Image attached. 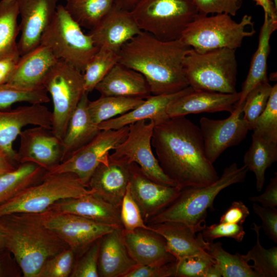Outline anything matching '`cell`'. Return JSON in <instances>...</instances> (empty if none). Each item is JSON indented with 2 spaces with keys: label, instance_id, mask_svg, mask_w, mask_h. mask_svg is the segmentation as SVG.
I'll list each match as a JSON object with an SVG mask.
<instances>
[{
  "label": "cell",
  "instance_id": "obj_1",
  "mask_svg": "<svg viewBox=\"0 0 277 277\" xmlns=\"http://www.w3.org/2000/svg\"><path fill=\"white\" fill-rule=\"evenodd\" d=\"M151 145L163 171L181 189L206 186L220 177L206 156L200 127L185 116L155 124Z\"/></svg>",
  "mask_w": 277,
  "mask_h": 277
},
{
  "label": "cell",
  "instance_id": "obj_2",
  "mask_svg": "<svg viewBox=\"0 0 277 277\" xmlns=\"http://www.w3.org/2000/svg\"><path fill=\"white\" fill-rule=\"evenodd\" d=\"M190 48L180 39L163 41L142 31L121 48L118 63L142 74L151 95L172 94L189 86L183 62Z\"/></svg>",
  "mask_w": 277,
  "mask_h": 277
},
{
  "label": "cell",
  "instance_id": "obj_3",
  "mask_svg": "<svg viewBox=\"0 0 277 277\" xmlns=\"http://www.w3.org/2000/svg\"><path fill=\"white\" fill-rule=\"evenodd\" d=\"M6 249L24 277H36L45 262L68 248L54 232L24 213L0 217Z\"/></svg>",
  "mask_w": 277,
  "mask_h": 277
},
{
  "label": "cell",
  "instance_id": "obj_4",
  "mask_svg": "<svg viewBox=\"0 0 277 277\" xmlns=\"http://www.w3.org/2000/svg\"><path fill=\"white\" fill-rule=\"evenodd\" d=\"M248 171L244 165L239 167L233 163L226 167L222 175L211 184L182 189L175 200L149 219L147 225L167 221L177 222L189 226L196 232L201 231L206 226L207 210L212 207L217 194L231 185L243 182Z\"/></svg>",
  "mask_w": 277,
  "mask_h": 277
},
{
  "label": "cell",
  "instance_id": "obj_5",
  "mask_svg": "<svg viewBox=\"0 0 277 277\" xmlns=\"http://www.w3.org/2000/svg\"><path fill=\"white\" fill-rule=\"evenodd\" d=\"M251 16L245 14L239 22L225 13L198 14L183 31L180 39L195 51L204 53L222 48L236 50L244 39L255 33Z\"/></svg>",
  "mask_w": 277,
  "mask_h": 277
},
{
  "label": "cell",
  "instance_id": "obj_6",
  "mask_svg": "<svg viewBox=\"0 0 277 277\" xmlns=\"http://www.w3.org/2000/svg\"><path fill=\"white\" fill-rule=\"evenodd\" d=\"M235 50L222 48L200 53L190 48L183 62L189 86L195 90L222 93L236 92Z\"/></svg>",
  "mask_w": 277,
  "mask_h": 277
},
{
  "label": "cell",
  "instance_id": "obj_7",
  "mask_svg": "<svg viewBox=\"0 0 277 277\" xmlns=\"http://www.w3.org/2000/svg\"><path fill=\"white\" fill-rule=\"evenodd\" d=\"M72 173L46 174L42 180L0 205V217L11 214L44 211L57 201L93 193Z\"/></svg>",
  "mask_w": 277,
  "mask_h": 277
},
{
  "label": "cell",
  "instance_id": "obj_8",
  "mask_svg": "<svg viewBox=\"0 0 277 277\" xmlns=\"http://www.w3.org/2000/svg\"><path fill=\"white\" fill-rule=\"evenodd\" d=\"M138 27L157 39H180L199 14L192 0H141L131 11Z\"/></svg>",
  "mask_w": 277,
  "mask_h": 277
},
{
  "label": "cell",
  "instance_id": "obj_9",
  "mask_svg": "<svg viewBox=\"0 0 277 277\" xmlns=\"http://www.w3.org/2000/svg\"><path fill=\"white\" fill-rule=\"evenodd\" d=\"M40 44L48 47L57 59L82 72L99 49L91 36L84 33L61 4L57 5L53 18L41 36Z\"/></svg>",
  "mask_w": 277,
  "mask_h": 277
},
{
  "label": "cell",
  "instance_id": "obj_10",
  "mask_svg": "<svg viewBox=\"0 0 277 277\" xmlns=\"http://www.w3.org/2000/svg\"><path fill=\"white\" fill-rule=\"evenodd\" d=\"M43 86L53 102L51 130L62 141L69 120L85 93L83 74L64 60H58L47 74Z\"/></svg>",
  "mask_w": 277,
  "mask_h": 277
},
{
  "label": "cell",
  "instance_id": "obj_11",
  "mask_svg": "<svg viewBox=\"0 0 277 277\" xmlns=\"http://www.w3.org/2000/svg\"><path fill=\"white\" fill-rule=\"evenodd\" d=\"M24 214L54 232L74 252L76 258L95 241L118 228L51 208L38 213Z\"/></svg>",
  "mask_w": 277,
  "mask_h": 277
},
{
  "label": "cell",
  "instance_id": "obj_12",
  "mask_svg": "<svg viewBox=\"0 0 277 277\" xmlns=\"http://www.w3.org/2000/svg\"><path fill=\"white\" fill-rule=\"evenodd\" d=\"M154 126V122L151 120L140 121L129 125L126 137L115 147L108 158L127 166L136 163L152 181L177 187L164 172L152 152L151 138Z\"/></svg>",
  "mask_w": 277,
  "mask_h": 277
},
{
  "label": "cell",
  "instance_id": "obj_13",
  "mask_svg": "<svg viewBox=\"0 0 277 277\" xmlns=\"http://www.w3.org/2000/svg\"><path fill=\"white\" fill-rule=\"evenodd\" d=\"M128 131L129 126L115 130H101L90 141L46 173H72L88 187L96 167L108 159L110 151L125 139Z\"/></svg>",
  "mask_w": 277,
  "mask_h": 277
},
{
  "label": "cell",
  "instance_id": "obj_14",
  "mask_svg": "<svg viewBox=\"0 0 277 277\" xmlns=\"http://www.w3.org/2000/svg\"><path fill=\"white\" fill-rule=\"evenodd\" d=\"M242 105L236 104L230 115L223 120L202 117L199 127L203 138L206 156L212 164L228 148L235 146L246 136L249 127L243 118Z\"/></svg>",
  "mask_w": 277,
  "mask_h": 277
},
{
  "label": "cell",
  "instance_id": "obj_15",
  "mask_svg": "<svg viewBox=\"0 0 277 277\" xmlns=\"http://www.w3.org/2000/svg\"><path fill=\"white\" fill-rule=\"evenodd\" d=\"M52 112L40 104L0 110V153L15 164L16 151L13 143L23 128L32 125L52 129Z\"/></svg>",
  "mask_w": 277,
  "mask_h": 277
},
{
  "label": "cell",
  "instance_id": "obj_16",
  "mask_svg": "<svg viewBox=\"0 0 277 277\" xmlns=\"http://www.w3.org/2000/svg\"><path fill=\"white\" fill-rule=\"evenodd\" d=\"M19 135L20 145L16 152L18 164L33 163L48 171L61 162L62 141L51 129L34 126L23 130Z\"/></svg>",
  "mask_w": 277,
  "mask_h": 277
},
{
  "label": "cell",
  "instance_id": "obj_17",
  "mask_svg": "<svg viewBox=\"0 0 277 277\" xmlns=\"http://www.w3.org/2000/svg\"><path fill=\"white\" fill-rule=\"evenodd\" d=\"M129 167L130 192L147 224L149 219L162 211L175 200L181 189L152 181L143 173L136 163L131 164Z\"/></svg>",
  "mask_w": 277,
  "mask_h": 277
},
{
  "label": "cell",
  "instance_id": "obj_18",
  "mask_svg": "<svg viewBox=\"0 0 277 277\" xmlns=\"http://www.w3.org/2000/svg\"><path fill=\"white\" fill-rule=\"evenodd\" d=\"M59 0H17L21 37L20 56L40 45L41 36L53 18Z\"/></svg>",
  "mask_w": 277,
  "mask_h": 277
},
{
  "label": "cell",
  "instance_id": "obj_19",
  "mask_svg": "<svg viewBox=\"0 0 277 277\" xmlns=\"http://www.w3.org/2000/svg\"><path fill=\"white\" fill-rule=\"evenodd\" d=\"M142 31L131 12L113 6L88 33L96 46L118 52L122 46Z\"/></svg>",
  "mask_w": 277,
  "mask_h": 277
},
{
  "label": "cell",
  "instance_id": "obj_20",
  "mask_svg": "<svg viewBox=\"0 0 277 277\" xmlns=\"http://www.w3.org/2000/svg\"><path fill=\"white\" fill-rule=\"evenodd\" d=\"M122 234L129 255L137 264L163 265L176 260L167 251L164 238L152 230L123 228Z\"/></svg>",
  "mask_w": 277,
  "mask_h": 277
},
{
  "label": "cell",
  "instance_id": "obj_21",
  "mask_svg": "<svg viewBox=\"0 0 277 277\" xmlns=\"http://www.w3.org/2000/svg\"><path fill=\"white\" fill-rule=\"evenodd\" d=\"M147 225L164 238L167 251L176 260L191 256L211 257L207 251L209 242L204 240L201 231L196 235L197 232L190 227L177 222Z\"/></svg>",
  "mask_w": 277,
  "mask_h": 277
},
{
  "label": "cell",
  "instance_id": "obj_22",
  "mask_svg": "<svg viewBox=\"0 0 277 277\" xmlns=\"http://www.w3.org/2000/svg\"><path fill=\"white\" fill-rule=\"evenodd\" d=\"M241 92L222 93L193 90L172 101L167 108L169 117L201 112L228 111L231 113L240 100Z\"/></svg>",
  "mask_w": 277,
  "mask_h": 277
},
{
  "label": "cell",
  "instance_id": "obj_23",
  "mask_svg": "<svg viewBox=\"0 0 277 277\" xmlns=\"http://www.w3.org/2000/svg\"><path fill=\"white\" fill-rule=\"evenodd\" d=\"M58 60L48 47L40 44L20 56L7 83L27 90L44 87L47 74Z\"/></svg>",
  "mask_w": 277,
  "mask_h": 277
},
{
  "label": "cell",
  "instance_id": "obj_24",
  "mask_svg": "<svg viewBox=\"0 0 277 277\" xmlns=\"http://www.w3.org/2000/svg\"><path fill=\"white\" fill-rule=\"evenodd\" d=\"M129 166L108 158L96 167L89 180L88 188L96 195L121 207L129 182Z\"/></svg>",
  "mask_w": 277,
  "mask_h": 277
},
{
  "label": "cell",
  "instance_id": "obj_25",
  "mask_svg": "<svg viewBox=\"0 0 277 277\" xmlns=\"http://www.w3.org/2000/svg\"><path fill=\"white\" fill-rule=\"evenodd\" d=\"M49 208L123 228L120 216L121 207L111 204L93 193L77 197L61 199Z\"/></svg>",
  "mask_w": 277,
  "mask_h": 277
},
{
  "label": "cell",
  "instance_id": "obj_26",
  "mask_svg": "<svg viewBox=\"0 0 277 277\" xmlns=\"http://www.w3.org/2000/svg\"><path fill=\"white\" fill-rule=\"evenodd\" d=\"M190 86L172 94L151 95L133 109L111 119L102 122L98 125L100 130L118 129L142 120L153 121L155 125L169 117L167 113L168 105L177 97L192 91Z\"/></svg>",
  "mask_w": 277,
  "mask_h": 277
},
{
  "label": "cell",
  "instance_id": "obj_27",
  "mask_svg": "<svg viewBox=\"0 0 277 277\" xmlns=\"http://www.w3.org/2000/svg\"><path fill=\"white\" fill-rule=\"evenodd\" d=\"M94 89L101 96H118L145 100L151 95L144 76L119 63L112 68Z\"/></svg>",
  "mask_w": 277,
  "mask_h": 277
},
{
  "label": "cell",
  "instance_id": "obj_28",
  "mask_svg": "<svg viewBox=\"0 0 277 277\" xmlns=\"http://www.w3.org/2000/svg\"><path fill=\"white\" fill-rule=\"evenodd\" d=\"M123 228H115L101 239L98 260L99 276L123 277L137 265L124 243Z\"/></svg>",
  "mask_w": 277,
  "mask_h": 277
},
{
  "label": "cell",
  "instance_id": "obj_29",
  "mask_svg": "<svg viewBox=\"0 0 277 277\" xmlns=\"http://www.w3.org/2000/svg\"><path fill=\"white\" fill-rule=\"evenodd\" d=\"M89 101L88 93L85 92L69 120L62 140L61 162L90 141L101 131L90 116L88 110Z\"/></svg>",
  "mask_w": 277,
  "mask_h": 277
},
{
  "label": "cell",
  "instance_id": "obj_30",
  "mask_svg": "<svg viewBox=\"0 0 277 277\" xmlns=\"http://www.w3.org/2000/svg\"><path fill=\"white\" fill-rule=\"evenodd\" d=\"M276 28L277 21L264 15L258 47L252 58L248 75L240 91L241 97L236 104H244L247 94L254 87L262 82L268 81L267 60L270 49V39Z\"/></svg>",
  "mask_w": 277,
  "mask_h": 277
},
{
  "label": "cell",
  "instance_id": "obj_31",
  "mask_svg": "<svg viewBox=\"0 0 277 277\" xmlns=\"http://www.w3.org/2000/svg\"><path fill=\"white\" fill-rule=\"evenodd\" d=\"M277 160V142L253 133L251 144L244 156V165L254 173L256 188L261 191L265 182L266 169Z\"/></svg>",
  "mask_w": 277,
  "mask_h": 277
},
{
  "label": "cell",
  "instance_id": "obj_32",
  "mask_svg": "<svg viewBox=\"0 0 277 277\" xmlns=\"http://www.w3.org/2000/svg\"><path fill=\"white\" fill-rule=\"evenodd\" d=\"M18 15L17 0L0 1V61L20 57L16 42Z\"/></svg>",
  "mask_w": 277,
  "mask_h": 277
},
{
  "label": "cell",
  "instance_id": "obj_33",
  "mask_svg": "<svg viewBox=\"0 0 277 277\" xmlns=\"http://www.w3.org/2000/svg\"><path fill=\"white\" fill-rule=\"evenodd\" d=\"M46 170L36 164L21 163L16 168L0 176V205L25 188L39 182Z\"/></svg>",
  "mask_w": 277,
  "mask_h": 277
},
{
  "label": "cell",
  "instance_id": "obj_34",
  "mask_svg": "<svg viewBox=\"0 0 277 277\" xmlns=\"http://www.w3.org/2000/svg\"><path fill=\"white\" fill-rule=\"evenodd\" d=\"M113 0H71L64 6L71 17L81 26L94 28L110 12Z\"/></svg>",
  "mask_w": 277,
  "mask_h": 277
},
{
  "label": "cell",
  "instance_id": "obj_35",
  "mask_svg": "<svg viewBox=\"0 0 277 277\" xmlns=\"http://www.w3.org/2000/svg\"><path fill=\"white\" fill-rule=\"evenodd\" d=\"M144 99L118 96H101L89 101L88 110L93 122H102L122 115L141 104Z\"/></svg>",
  "mask_w": 277,
  "mask_h": 277
},
{
  "label": "cell",
  "instance_id": "obj_36",
  "mask_svg": "<svg viewBox=\"0 0 277 277\" xmlns=\"http://www.w3.org/2000/svg\"><path fill=\"white\" fill-rule=\"evenodd\" d=\"M207 251L220 267L223 277H260L241 254L227 252L219 242H209Z\"/></svg>",
  "mask_w": 277,
  "mask_h": 277
},
{
  "label": "cell",
  "instance_id": "obj_37",
  "mask_svg": "<svg viewBox=\"0 0 277 277\" xmlns=\"http://www.w3.org/2000/svg\"><path fill=\"white\" fill-rule=\"evenodd\" d=\"M117 52L105 48H99L86 65L84 71V90L88 93L104 78L112 68L118 63Z\"/></svg>",
  "mask_w": 277,
  "mask_h": 277
},
{
  "label": "cell",
  "instance_id": "obj_38",
  "mask_svg": "<svg viewBox=\"0 0 277 277\" xmlns=\"http://www.w3.org/2000/svg\"><path fill=\"white\" fill-rule=\"evenodd\" d=\"M261 226L253 223L252 229L255 232L256 242L251 249L246 254H241L247 262L252 261L253 265L251 267L260 277L277 276V247L265 249L260 241Z\"/></svg>",
  "mask_w": 277,
  "mask_h": 277
},
{
  "label": "cell",
  "instance_id": "obj_39",
  "mask_svg": "<svg viewBox=\"0 0 277 277\" xmlns=\"http://www.w3.org/2000/svg\"><path fill=\"white\" fill-rule=\"evenodd\" d=\"M50 98L44 87L27 90L8 83L0 84V110L10 109L14 104L27 102L30 104H43L48 103Z\"/></svg>",
  "mask_w": 277,
  "mask_h": 277
},
{
  "label": "cell",
  "instance_id": "obj_40",
  "mask_svg": "<svg viewBox=\"0 0 277 277\" xmlns=\"http://www.w3.org/2000/svg\"><path fill=\"white\" fill-rule=\"evenodd\" d=\"M272 89L268 81H264L247 94L243 106V118L248 124L249 130H252L256 120L265 109Z\"/></svg>",
  "mask_w": 277,
  "mask_h": 277
},
{
  "label": "cell",
  "instance_id": "obj_41",
  "mask_svg": "<svg viewBox=\"0 0 277 277\" xmlns=\"http://www.w3.org/2000/svg\"><path fill=\"white\" fill-rule=\"evenodd\" d=\"M253 133L277 142V85L272 86L266 107L255 121Z\"/></svg>",
  "mask_w": 277,
  "mask_h": 277
},
{
  "label": "cell",
  "instance_id": "obj_42",
  "mask_svg": "<svg viewBox=\"0 0 277 277\" xmlns=\"http://www.w3.org/2000/svg\"><path fill=\"white\" fill-rule=\"evenodd\" d=\"M75 260V253L68 247L48 259L36 277H69Z\"/></svg>",
  "mask_w": 277,
  "mask_h": 277
},
{
  "label": "cell",
  "instance_id": "obj_43",
  "mask_svg": "<svg viewBox=\"0 0 277 277\" xmlns=\"http://www.w3.org/2000/svg\"><path fill=\"white\" fill-rule=\"evenodd\" d=\"M215 262L212 257L186 256L175 260L172 266V276L205 277L210 265Z\"/></svg>",
  "mask_w": 277,
  "mask_h": 277
},
{
  "label": "cell",
  "instance_id": "obj_44",
  "mask_svg": "<svg viewBox=\"0 0 277 277\" xmlns=\"http://www.w3.org/2000/svg\"><path fill=\"white\" fill-rule=\"evenodd\" d=\"M120 216L125 230H132L139 228L151 230L143 220L140 208L131 195L129 184L121 205Z\"/></svg>",
  "mask_w": 277,
  "mask_h": 277
},
{
  "label": "cell",
  "instance_id": "obj_45",
  "mask_svg": "<svg viewBox=\"0 0 277 277\" xmlns=\"http://www.w3.org/2000/svg\"><path fill=\"white\" fill-rule=\"evenodd\" d=\"M101 239L76 258L70 277H99L98 260Z\"/></svg>",
  "mask_w": 277,
  "mask_h": 277
},
{
  "label": "cell",
  "instance_id": "obj_46",
  "mask_svg": "<svg viewBox=\"0 0 277 277\" xmlns=\"http://www.w3.org/2000/svg\"><path fill=\"white\" fill-rule=\"evenodd\" d=\"M201 233L204 240L208 242H212L217 238L226 237L240 243L245 235L242 225L220 222L209 226H206Z\"/></svg>",
  "mask_w": 277,
  "mask_h": 277
},
{
  "label": "cell",
  "instance_id": "obj_47",
  "mask_svg": "<svg viewBox=\"0 0 277 277\" xmlns=\"http://www.w3.org/2000/svg\"><path fill=\"white\" fill-rule=\"evenodd\" d=\"M199 14H227L235 16L242 5V0H192Z\"/></svg>",
  "mask_w": 277,
  "mask_h": 277
},
{
  "label": "cell",
  "instance_id": "obj_48",
  "mask_svg": "<svg viewBox=\"0 0 277 277\" xmlns=\"http://www.w3.org/2000/svg\"><path fill=\"white\" fill-rule=\"evenodd\" d=\"M254 212L262 220L261 225L265 234L274 243H277V209L260 206L254 203L252 206Z\"/></svg>",
  "mask_w": 277,
  "mask_h": 277
},
{
  "label": "cell",
  "instance_id": "obj_49",
  "mask_svg": "<svg viewBox=\"0 0 277 277\" xmlns=\"http://www.w3.org/2000/svg\"><path fill=\"white\" fill-rule=\"evenodd\" d=\"M174 262L163 265L137 264L123 277L172 276Z\"/></svg>",
  "mask_w": 277,
  "mask_h": 277
},
{
  "label": "cell",
  "instance_id": "obj_50",
  "mask_svg": "<svg viewBox=\"0 0 277 277\" xmlns=\"http://www.w3.org/2000/svg\"><path fill=\"white\" fill-rule=\"evenodd\" d=\"M248 208L242 201H234L221 216L220 223L242 225L249 215Z\"/></svg>",
  "mask_w": 277,
  "mask_h": 277
},
{
  "label": "cell",
  "instance_id": "obj_51",
  "mask_svg": "<svg viewBox=\"0 0 277 277\" xmlns=\"http://www.w3.org/2000/svg\"><path fill=\"white\" fill-rule=\"evenodd\" d=\"M254 203H259L262 206L276 208L277 206V173L270 179L265 191L260 195L249 197Z\"/></svg>",
  "mask_w": 277,
  "mask_h": 277
},
{
  "label": "cell",
  "instance_id": "obj_52",
  "mask_svg": "<svg viewBox=\"0 0 277 277\" xmlns=\"http://www.w3.org/2000/svg\"><path fill=\"white\" fill-rule=\"evenodd\" d=\"M21 274V269L11 253L6 249L1 252L0 277H18Z\"/></svg>",
  "mask_w": 277,
  "mask_h": 277
},
{
  "label": "cell",
  "instance_id": "obj_53",
  "mask_svg": "<svg viewBox=\"0 0 277 277\" xmlns=\"http://www.w3.org/2000/svg\"><path fill=\"white\" fill-rule=\"evenodd\" d=\"M18 60L8 59L0 61V84H5L8 82Z\"/></svg>",
  "mask_w": 277,
  "mask_h": 277
},
{
  "label": "cell",
  "instance_id": "obj_54",
  "mask_svg": "<svg viewBox=\"0 0 277 277\" xmlns=\"http://www.w3.org/2000/svg\"><path fill=\"white\" fill-rule=\"evenodd\" d=\"M256 5L261 6L266 15L272 19L277 21V9L271 0H253Z\"/></svg>",
  "mask_w": 277,
  "mask_h": 277
},
{
  "label": "cell",
  "instance_id": "obj_55",
  "mask_svg": "<svg viewBox=\"0 0 277 277\" xmlns=\"http://www.w3.org/2000/svg\"><path fill=\"white\" fill-rule=\"evenodd\" d=\"M16 167L7 156L0 153V176L14 170Z\"/></svg>",
  "mask_w": 277,
  "mask_h": 277
},
{
  "label": "cell",
  "instance_id": "obj_56",
  "mask_svg": "<svg viewBox=\"0 0 277 277\" xmlns=\"http://www.w3.org/2000/svg\"><path fill=\"white\" fill-rule=\"evenodd\" d=\"M141 0H113L114 6L127 11H131Z\"/></svg>",
  "mask_w": 277,
  "mask_h": 277
},
{
  "label": "cell",
  "instance_id": "obj_57",
  "mask_svg": "<svg viewBox=\"0 0 277 277\" xmlns=\"http://www.w3.org/2000/svg\"><path fill=\"white\" fill-rule=\"evenodd\" d=\"M222 271L220 267L214 262L208 268L205 277H221Z\"/></svg>",
  "mask_w": 277,
  "mask_h": 277
},
{
  "label": "cell",
  "instance_id": "obj_58",
  "mask_svg": "<svg viewBox=\"0 0 277 277\" xmlns=\"http://www.w3.org/2000/svg\"><path fill=\"white\" fill-rule=\"evenodd\" d=\"M6 249L3 234L0 229V252Z\"/></svg>",
  "mask_w": 277,
  "mask_h": 277
},
{
  "label": "cell",
  "instance_id": "obj_59",
  "mask_svg": "<svg viewBox=\"0 0 277 277\" xmlns=\"http://www.w3.org/2000/svg\"><path fill=\"white\" fill-rule=\"evenodd\" d=\"M273 3L275 8L277 9V0H273Z\"/></svg>",
  "mask_w": 277,
  "mask_h": 277
},
{
  "label": "cell",
  "instance_id": "obj_60",
  "mask_svg": "<svg viewBox=\"0 0 277 277\" xmlns=\"http://www.w3.org/2000/svg\"><path fill=\"white\" fill-rule=\"evenodd\" d=\"M71 1V0H66V1Z\"/></svg>",
  "mask_w": 277,
  "mask_h": 277
}]
</instances>
